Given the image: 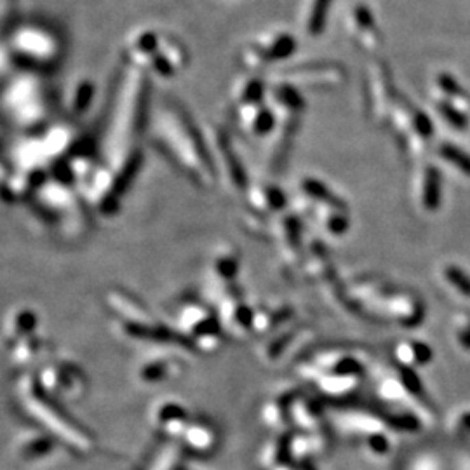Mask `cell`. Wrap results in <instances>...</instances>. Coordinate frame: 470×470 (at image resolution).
Returning <instances> with one entry per match:
<instances>
[{"label":"cell","instance_id":"obj_3","mask_svg":"<svg viewBox=\"0 0 470 470\" xmlns=\"http://www.w3.org/2000/svg\"><path fill=\"white\" fill-rule=\"evenodd\" d=\"M443 282L455 294H463V296H470V279L458 270L456 267H448L443 270Z\"/></svg>","mask_w":470,"mask_h":470},{"label":"cell","instance_id":"obj_1","mask_svg":"<svg viewBox=\"0 0 470 470\" xmlns=\"http://www.w3.org/2000/svg\"><path fill=\"white\" fill-rule=\"evenodd\" d=\"M397 357L404 366L418 368L430 361V350L423 343H403L397 346Z\"/></svg>","mask_w":470,"mask_h":470},{"label":"cell","instance_id":"obj_2","mask_svg":"<svg viewBox=\"0 0 470 470\" xmlns=\"http://www.w3.org/2000/svg\"><path fill=\"white\" fill-rule=\"evenodd\" d=\"M423 174H425L423 176L425 180L420 187H423L425 190H421L420 200L427 209H434L439 204V178H437V171L430 169V167Z\"/></svg>","mask_w":470,"mask_h":470}]
</instances>
